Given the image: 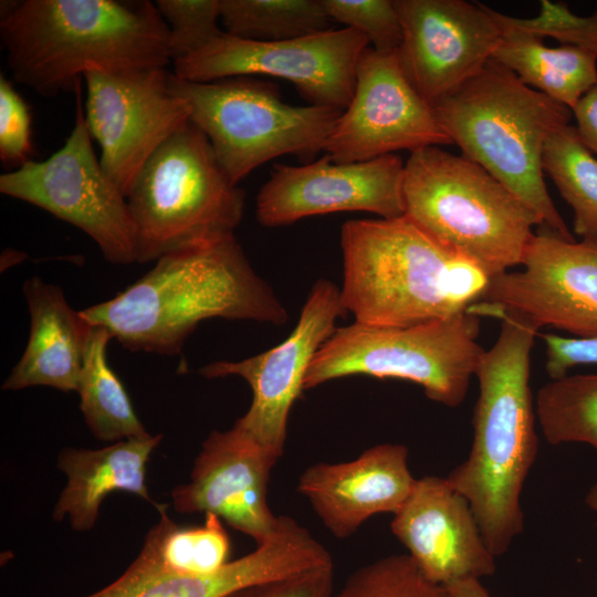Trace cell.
Segmentation results:
<instances>
[{
  "label": "cell",
  "mask_w": 597,
  "mask_h": 597,
  "mask_svg": "<svg viewBox=\"0 0 597 597\" xmlns=\"http://www.w3.org/2000/svg\"><path fill=\"white\" fill-rule=\"evenodd\" d=\"M474 311L499 318L501 329L475 369L480 391L470 453L446 478L467 499L485 544L499 557L524 530L521 496L538 452L530 378L540 327L522 314L484 302Z\"/></svg>",
  "instance_id": "6da1fadb"
},
{
  "label": "cell",
  "mask_w": 597,
  "mask_h": 597,
  "mask_svg": "<svg viewBox=\"0 0 597 597\" xmlns=\"http://www.w3.org/2000/svg\"><path fill=\"white\" fill-rule=\"evenodd\" d=\"M81 312L123 347L160 355L180 354L187 337L209 318L283 325L289 317L234 234L164 254L113 298Z\"/></svg>",
  "instance_id": "7a4b0ae2"
},
{
  "label": "cell",
  "mask_w": 597,
  "mask_h": 597,
  "mask_svg": "<svg viewBox=\"0 0 597 597\" xmlns=\"http://www.w3.org/2000/svg\"><path fill=\"white\" fill-rule=\"evenodd\" d=\"M168 27L147 0L1 2L0 39L15 82L51 97L75 92L86 71L166 67Z\"/></svg>",
  "instance_id": "3957f363"
},
{
  "label": "cell",
  "mask_w": 597,
  "mask_h": 597,
  "mask_svg": "<svg viewBox=\"0 0 597 597\" xmlns=\"http://www.w3.org/2000/svg\"><path fill=\"white\" fill-rule=\"evenodd\" d=\"M341 248V302L363 325L406 327L452 316L480 301L490 282L405 214L345 222Z\"/></svg>",
  "instance_id": "277c9868"
},
{
  "label": "cell",
  "mask_w": 597,
  "mask_h": 597,
  "mask_svg": "<svg viewBox=\"0 0 597 597\" xmlns=\"http://www.w3.org/2000/svg\"><path fill=\"white\" fill-rule=\"evenodd\" d=\"M432 108L462 156L528 206L544 227L575 240L543 176L544 146L557 128L568 124L570 108L531 88L492 59Z\"/></svg>",
  "instance_id": "5b68a950"
},
{
  "label": "cell",
  "mask_w": 597,
  "mask_h": 597,
  "mask_svg": "<svg viewBox=\"0 0 597 597\" xmlns=\"http://www.w3.org/2000/svg\"><path fill=\"white\" fill-rule=\"evenodd\" d=\"M405 216L492 279L522 265L540 217L485 169L429 146L405 163Z\"/></svg>",
  "instance_id": "8992f818"
},
{
  "label": "cell",
  "mask_w": 597,
  "mask_h": 597,
  "mask_svg": "<svg viewBox=\"0 0 597 597\" xmlns=\"http://www.w3.org/2000/svg\"><path fill=\"white\" fill-rule=\"evenodd\" d=\"M137 263L234 234L245 192L230 181L203 132L190 121L144 164L127 196Z\"/></svg>",
  "instance_id": "52a82bcc"
},
{
  "label": "cell",
  "mask_w": 597,
  "mask_h": 597,
  "mask_svg": "<svg viewBox=\"0 0 597 597\" xmlns=\"http://www.w3.org/2000/svg\"><path fill=\"white\" fill-rule=\"evenodd\" d=\"M480 318L467 308L452 316L406 327L354 322L337 327L314 356L304 389L337 378L366 375L418 384L447 407L464 400L484 349Z\"/></svg>",
  "instance_id": "ba28073f"
},
{
  "label": "cell",
  "mask_w": 597,
  "mask_h": 597,
  "mask_svg": "<svg viewBox=\"0 0 597 597\" xmlns=\"http://www.w3.org/2000/svg\"><path fill=\"white\" fill-rule=\"evenodd\" d=\"M169 87L186 101L189 121L209 139L234 185L256 167L284 155L307 161L323 151L342 111L285 103L279 90L253 76L191 82L169 74Z\"/></svg>",
  "instance_id": "9c48e42d"
},
{
  "label": "cell",
  "mask_w": 597,
  "mask_h": 597,
  "mask_svg": "<svg viewBox=\"0 0 597 597\" xmlns=\"http://www.w3.org/2000/svg\"><path fill=\"white\" fill-rule=\"evenodd\" d=\"M75 95V124L64 145L45 160H30L2 174L0 192L81 229L108 262H137L136 230L127 198L94 153L82 103V82Z\"/></svg>",
  "instance_id": "30bf717a"
},
{
  "label": "cell",
  "mask_w": 597,
  "mask_h": 597,
  "mask_svg": "<svg viewBox=\"0 0 597 597\" xmlns=\"http://www.w3.org/2000/svg\"><path fill=\"white\" fill-rule=\"evenodd\" d=\"M368 46L367 38L349 28L268 42L223 32L174 62V74L191 82L274 76L292 83L308 105L343 112L352 101L357 64Z\"/></svg>",
  "instance_id": "8fae6325"
},
{
  "label": "cell",
  "mask_w": 597,
  "mask_h": 597,
  "mask_svg": "<svg viewBox=\"0 0 597 597\" xmlns=\"http://www.w3.org/2000/svg\"><path fill=\"white\" fill-rule=\"evenodd\" d=\"M169 74L154 67L83 75L85 121L101 147V166L126 198L144 164L189 122V106L171 92Z\"/></svg>",
  "instance_id": "7c38bea8"
},
{
  "label": "cell",
  "mask_w": 597,
  "mask_h": 597,
  "mask_svg": "<svg viewBox=\"0 0 597 597\" xmlns=\"http://www.w3.org/2000/svg\"><path fill=\"white\" fill-rule=\"evenodd\" d=\"M344 314L337 285L320 279L283 342L245 359L216 360L199 369L209 379L239 376L249 384L251 405L233 426L277 459L283 453L291 408L304 389L308 367Z\"/></svg>",
  "instance_id": "4fadbf2b"
},
{
  "label": "cell",
  "mask_w": 597,
  "mask_h": 597,
  "mask_svg": "<svg viewBox=\"0 0 597 597\" xmlns=\"http://www.w3.org/2000/svg\"><path fill=\"white\" fill-rule=\"evenodd\" d=\"M451 144L432 106L404 73L398 51L384 53L368 46L357 64L352 101L323 153L338 163H357Z\"/></svg>",
  "instance_id": "5bb4252c"
},
{
  "label": "cell",
  "mask_w": 597,
  "mask_h": 597,
  "mask_svg": "<svg viewBox=\"0 0 597 597\" xmlns=\"http://www.w3.org/2000/svg\"><path fill=\"white\" fill-rule=\"evenodd\" d=\"M522 266L490 279L480 301L522 314L540 328L597 336V240L569 241L544 227Z\"/></svg>",
  "instance_id": "9a60e30c"
},
{
  "label": "cell",
  "mask_w": 597,
  "mask_h": 597,
  "mask_svg": "<svg viewBox=\"0 0 597 597\" xmlns=\"http://www.w3.org/2000/svg\"><path fill=\"white\" fill-rule=\"evenodd\" d=\"M404 73L431 106L476 75L492 59L502 32L491 8L464 0H394Z\"/></svg>",
  "instance_id": "2e32d148"
},
{
  "label": "cell",
  "mask_w": 597,
  "mask_h": 597,
  "mask_svg": "<svg viewBox=\"0 0 597 597\" xmlns=\"http://www.w3.org/2000/svg\"><path fill=\"white\" fill-rule=\"evenodd\" d=\"M404 171L396 154L357 163H338L324 154L304 165H275L258 193L256 219L275 228L344 211L401 217Z\"/></svg>",
  "instance_id": "e0dca14e"
},
{
  "label": "cell",
  "mask_w": 597,
  "mask_h": 597,
  "mask_svg": "<svg viewBox=\"0 0 597 597\" xmlns=\"http://www.w3.org/2000/svg\"><path fill=\"white\" fill-rule=\"evenodd\" d=\"M277 460L234 426L213 430L202 442L190 481L172 489L174 509L178 513L216 514L261 544L279 523L266 500Z\"/></svg>",
  "instance_id": "ac0fdd59"
},
{
  "label": "cell",
  "mask_w": 597,
  "mask_h": 597,
  "mask_svg": "<svg viewBox=\"0 0 597 597\" xmlns=\"http://www.w3.org/2000/svg\"><path fill=\"white\" fill-rule=\"evenodd\" d=\"M390 528L436 584L447 587L464 579L481 580L496 572V557L485 544L469 502L446 476L417 479Z\"/></svg>",
  "instance_id": "d6986e66"
},
{
  "label": "cell",
  "mask_w": 597,
  "mask_h": 597,
  "mask_svg": "<svg viewBox=\"0 0 597 597\" xmlns=\"http://www.w3.org/2000/svg\"><path fill=\"white\" fill-rule=\"evenodd\" d=\"M333 565L328 551L289 516L256 548L203 575L168 572L138 557L113 583L83 597H223L240 588Z\"/></svg>",
  "instance_id": "ffe728a7"
},
{
  "label": "cell",
  "mask_w": 597,
  "mask_h": 597,
  "mask_svg": "<svg viewBox=\"0 0 597 597\" xmlns=\"http://www.w3.org/2000/svg\"><path fill=\"white\" fill-rule=\"evenodd\" d=\"M416 480L408 465V448L380 443L347 462L310 465L298 479L297 491L329 533L343 540L376 514H395Z\"/></svg>",
  "instance_id": "44dd1931"
},
{
  "label": "cell",
  "mask_w": 597,
  "mask_h": 597,
  "mask_svg": "<svg viewBox=\"0 0 597 597\" xmlns=\"http://www.w3.org/2000/svg\"><path fill=\"white\" fill-rule=\"evenodd\" d=\"M22 292L30 314L29 339L2 389L46 386L77 391L93 325L70 306L60 286L39 276L28 279Z\"/></svg>",
  "instance_id": "7402d4cb"
},
{
  "label": "cell",
  "mask_w": 597,
  "mask_h": 597,
  "mask_svg": "<svg viewBox=\"0 0 597 597\" xmlns=\"http://www.w3.org/2000/svg\"><path fill=\"white\" fill-rule=\"evenodd\" d=\"M163 434L133 438L100 449L64 448L57 455L56 467L66 475L52 512L55 522L65 516L74 531H91L96 523L100 506L114 491L140 496L157 510L161 506L148 492L146 467Z\"/></svg>",
  "instance_id": "603a6c76"
},
{
  "label": "cell",
  "mask_w": 597,
  "mask_h": 597,
  "mask_svg": "<svg viewBox=\"0 0 597 597\" xmlns=\"http://www.w3.org/2000/svg\"><path fill=\"white\" fill-rule=\"evenodd\" d=\"M500 30L502 36L492 60L531 88L573 109L597 84V53L572 45L551 48L537 36Z\"/></svg>",
  "instance_id": "cb8c5ba5"
},
{
  "label": "cell",
  "mask_w": 597,
  "mask_h": 597,
  "mask_svg": "<svg viewBox=\"0 0 597 597\" xmlns=\"http://www.w3.org/2000/svg\"><path fill=\"white\" fill-rule=\"evenodd\" d=\"M102 326H93L87 344L77 392L80 409L92 434L102 441L147 438L122 381L107 362L106 349L112 339Z\"/></svg>",
  "instance_id": "d4e9b609"
},
{
  "label": "cell",
  "mask_w": 597,
  "mask_h": 597,
  "mask_svg": "<svg viewBox=\"0 0 597 597\" xmlns=\"http://www.w3.org/2000/svg\"><path fill=\"white\" fill-rule=\"evenodd\" d=\"M161 504L159 522L149 530L138 558L160 569L189 575H203L227 564L230 543L220 517L206 514L203 525L179 527Z\"/></svg>",
  "instance_id": "484cf974"
},
{
  "label": "cell",
  "mask_w": 597,
  "mask_h": 597,
  "mask_svg": "<svg viewBox=\"0 0 597 597\" xmlns=\"http://www.w3.org/2000/svg\"><path fill=\"white\" fill-rule=\"evenodd\" d=\"M543 170L570 206L575 233L597 240V158L575 126H561L549 136L543 151Z\"/></svg>",
  "instance_id": "4316f807"
},
{
  "label": "cell",
  "mask_w": 597,
  "mask_h": 597,
  "mask_svg": "<svg viewBox=\"0 0 597 597\" xmlns=\"http://www.w3.org/2000/svg\"><path fill=\"white\" fill-rule=\"evenodd\" d=\"M224 32L253 41H282L331 29L322 0H221Z\"/></svg>",
  "instance_id": "83f0119b"
},
{
  "label": "cell",
  "mask_w": 597,
  "mask_h": 597,
  "mask_svg": "<svg viewBox=\"0 0 597 597\" xmlns=\"http://www.w3.org/2000/svg\"><path fill=\"white\" fill-rule=\"evenodd\" d=\"M535 412L548 443L582 442L597 450V374L552 379L538 390Z\"/></svg>",
  "instance_id": "f1b7e54d"
},
{
  "label": "cell",
  "mask_w": 597,
  "mask_h": 597,
  "mask_svg": "<svg viewBox=\"0 0 597 597\" xmlns=\"http://www.w3.org/2000/svg\"><path fill=\"white\" fill-rule=\"evenodd\" d=\"M332 597H451L427 578L408 554H394L352 573Z\"/></svg>",
  "instance_id": "f546056e"
},
{
  "label": "cell",
  "mask_w": 597,
  "mask_h": 597,
  "mask_svg": "<svg viewBox=\"0 0 597 597\" xmlns=\"http://www.w3.org/2000/svg\"><path fill=\"white\" fill-rule=\"evenodd\" d=\"M155 6L168 27L170 60L176 62L221 35V0H157Z\"/></svg>",
  "instance_id": "4dcf8cb0"
},
{
  "label": "cell",
  "mask_w": 597,
  "mask_h": 597,
  "mask_svg": "<svg viewBox=\"0 0 597 597\" xmlns=\"http://www.w3.org/2000/svg\"><path fill=\"white\" fill-rule=\"evenodd\" d=\"M491 13L500 29H512L540 39L554 38L562 45H572L597 53V12L580 17L567 4L541 1L540 13L531 19L514 18L495 11Z\"/></svg>",
  "instance_id": "1f68e13d"
},
{
  "label": "cell",
  "mask_w": 597,
  "mask_h": 597,
  "mask_svg": "<svg viewBox=\"0 0 597 597\" xmlns=\"http://www.w3.org/2000/svg\"><path fill=\"white\" fill-rule=\"evenodd\" d=\"M332 21L358 31L378 52H396L402 29L394 0H322Z\"/></svg>",
  "instance_id": "d6a6232c"
},
{
  "label": "cell",
  "mask_w": 597,
  "mask_h": 597,
  "mask_svg": "<svg viewBox=\"0 0 597 597\" xmlns=\"http://www.w3.org/2000/svg\"><path fill=\"white\" fill-rule=\"evenodd\" d=\"M31 115L12 83L0 76V158L18 167L30 161Z\"/></svg>",
  "instance_id": "836d02e7"
},
{
  "label": "cell",
  "mask_w": 597,
  "mask_h": 597,
  "mask_svg": "<svg viewBox=\"0 0 597 597\" xmlns=\"http://www.w3.org/2000/svg\"><path fill=\"white\" fill-rule=\"evenodd\" d=\"M334 565L240 588L223 597H332Z\"/></svg>",
  "instance_id": "e575fe53"
},
{
  "label": "cell",
  "mask_w": 597,
  "mask_h": 597,
  "mask_svg": "<svg viewBox=\"0 0 597 597\" xmlns=\"http://www.w3.org/2000/svg\"><path fill=\"white\" fill-rule=\"evenodd\" d=\"M545 345V369L552 379L567 375L578 365L597 364L596 337H568L555 334L542 335Z\"/></svg>",
  "instance_id": "d590c367"
},
{
  "label": "cell",
  "mask_w": 597,
  "mask_h": 597,
  "mask_svg": "<svg viewBox=\"0 0 597 597\" xmlns=\"http://www.w3.org/2000/svg\"><path fill=\"white\" fill-rule=\"evenodd\" d=\"M572 113L580 139L597 155V84L578 101Z\"/></svg>",
  "instance_id": "8d00e7d4"
},
{
  "label": "cell",
  "mask_w": 597,
  "mask_h": 597,
  "mask_svg": "<svg viewBox=\"0 0 597 597\" xmlns=\"http://www.w3.org/2000/svg\"><path fill=\"white\" fill-rule=\"evenodd\" d=\"M451 597H492L480 579H464L446 587Z\"/></svg>",
  "instance_id": "74e56055"
},
{
  "label": "cell",
  "mask_w": 597,
  "mask_h": 597,
  "mask_svg": "<svg viewBox=\"0 0 597 597\" xmlns=\"http://www.w3.org/2000/svg\"><path fill=\"white\" fill-rule=\"evenodd\" d=\"M25 258L24 252L6 249L1 254V271L22 262Z\"/></svg>",
  "instance_id": "f35d334b"
},
{
  "label": "cell",
  "mask_w": 597,
  "mask_h": 597,
  "mask_svg": "<svg viewBox=\"0 0 597 597\" xmlns=\"http://www.w3.org/2000/svg\"><path fill=\"white\" fill-rule=\"evenodd\" d=\"M586 504L595 512H597V482L590 488L586 495Z\"/></svg>",
  "instance_id": "ab89813d"
}]
</instances>
